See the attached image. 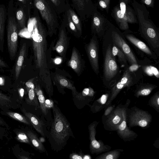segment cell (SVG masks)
Wrapping results in <instances>:
<instances>
[{"mask_svg":"<svg viewBox=\"0 0 159 159\" xmlns=\"http://www.w3.org/2000/svg\"><path fill=\"white\" fill-rule=\"evenodd\" d=\"M36 21L32 34L34 61L36 68L39 70L42 85L50 97L53 95V91L47 60V31L39 18Z\"/></svg>","mask_w":159,"mask_h":159,"instance_id":"1","label":"cell"},{"mask_svg":"<svg viewBox=\"0 0 159 159\" xmlns=\"http://www.w3.org/2000/svg\"><path fill=\"white\" fill-rule=\"evenodd\" d=\"M53 120L48 135V140L53 151L63 149L70 137H74L70 125L57 106L52 107Z\"/></svg>","mask_w":159,"mask_h":159,"instance_id":"2","label":"cell"},{"mask_svg":"<svg viewBox=\"0 0 159 159\" xmlns=\"http://www.w3.org/2000/svg\"><path fill=\"white\" fill-rule=\"evenodd\" d=\"M34 6L39 11L47 28L48 35L50 37L57 34L59 27L57 13L50 0H33Z\"/></svg>","mask_w":159,"mask_h":159,"instance_id":"3","label":"cell"},{"mask_svg":"<svg viewBox=\"0 0 159 159\" xmlns=\"http://www.w3.org/2000/svg\"><path fill=\"white\" fill-rule=\"evenodd\" d=\"M103 79L107 86H109L117 77L119 69L116 58L111 52V43L104 48Z\"/></svg>","mask_w":159,"mask_h":159,"instance_id":"4","label":"cell"},{"mask_svg":"<svg viewBox=\"0 0 159 159\" xmlns=\"http://www.w3.org/2000/svg\"><path fill=\"white\" fill-rule=\"evenodd\" d=\"M106 31L109 34L112 43L125 55L129 64L131 65L137 64L136 59L129 46L125 40L123 33L111 22Z\"/></svg>","mask_w":159,"mask_h":159,"instance_id":"5","label":"cell"},{"mask_svg":"<svg viewBox=\"0 0 159 159\" xmlns=\"http://www.w3.org/2000/svg\"><path fill=\"white\" fill-rule=\"evenodd\" d=\"M126 120L128 127H140L143 128L149 127L152 116L148 111L134 106L126 110Z\"/></svg>","mask_w":159,"mask_h":159,"instance_id":"6","label":"cell"},{"mask_svg":"<svg viewBox=\"0 0 159 159\" xmlns=\"http://www.w3.org/2000/svg\"><path fill=\"white\" fill-rule=\"evenodd\" d=\"M18 25L15 17L10 16L7 27V47L9 56L11 60L15 57L18 47Z\"/></svg>","mask_w":159,"mask_h":159,"instance_id":"7","label":"cell"},{"mask_svg":"<svg viewBox=\"0 0 159 159\" xmlns=\"http://www.w3.org/2000/svg\"><path fill=\"white\" fill-rule=\"evenodd\" d=\"M134 83L133 75L127 67L125 70L120 79L112 87L110 97L106 104V107L111 105L123 89L127 87L128 90Z\"/></svg>","mask_w":159,"mask_h":159,"instance_id":"8","label":"cell"},{"mask_svg":"<svg viewBox=\"0 0 159 159\" xmlns=\"http://www.w3.org/2000/svg\"><path fill=\"white\" fill-rule=\"evenodd\" d=\"M125 104H119L108 116L102 117L105 129L109 131L116 130L123 120L122 110Z\"/></svg>","mask_w":159,"mask_h":159,"instance_id":"9","label":"cell"},{"mask_svg":"<svg viewBox=\"0 0 159 159\" xmlns=\"http://www.w3.org/2000/svg\"><path fill=\"white\" fill-rule=\"evenodd\" d=\"M91 17L92 33L99 38L103 37L110 22L98 11L96 6Z\"/></svg>","mask_w":159,"mask_h":159,"instance_id":"10","label":"cell"},{"mask_svg":"<svg viewBox=\"0 0 159 159\" xmlns=\"http://www.w3.org/2000/svg\"><path fill=\"white\" fill-rule=\"evenodd\" d=\"M99 122L95 121L91 123L88 126V130L90 140L89 149L92 154H98L110 150L111 147L105 144L101 140L97 141L96 138V128Z\"/></svg>","mask_w":159,"mask_h":159,"instance_id":"11","label":"cell"},{"mask_svg":"<svg viewBox=\"0 0 159 159\" xmlns=\"http://www.w3.org/2000/svg\"><path fill=\"white\" fill-rule=\"evenodd\" d=\"M84 48L91 67L95 73L98 75L99 71L97 36L93 34L89 42L85 45Z\"/></svg>","mask_w":159,"mask_h":159,"instance_id":"12","label":"cell"},{"mask_svg":"<svg viewBox=\"0 0 159 159\" xmlns=\"http://www.w3.org/2000/svg\"><path fill=\"white\" fill-rule=\"evenodd\" d=\"M66 24L64 18L59 28L58 39L55 45H53L52 50L56 51L63 58L65 59L68 48L70 38L67 35L66 30Z\"/></svg>","mask_w":159,"mask_h":159,"instance_id":"13","label":"cell"},{"mask_svg":"<svg viewBox=\"0 0 159 159\" xmlns=\"http://www.w3.org/2000/svg\"><path fill=\"white\" fill-rule=\"evenodd\" d=\"M130 102V100L128 99L125 104L122 110L123 120L116 131L119 137L125 142L134 140L138 136V134L136 133L129 128L126 122V110Z\"/></svg>","mask_w":159,"mask_h":159,"instance_id":"14","label":"cell"},{"mask_svg":"<svg viewBox=\"0 0 159 159\" xmlns=\"http://www.w3.org/2000/svg\"><path fill=\"white\" fill-rule=\"evenodd\" d=\"M72 5L82 20L91 16L95 6L88 0H70Z\"/></svg>","mask_w":159,"mask_h":159,"instance_id":"15","label":"cell"},{"mask_svg":"<svg viewBox=\"0 0 159 159\" xmlns=\"http://www.w3.org/2000/svg\"><path fill=\"white\" fill-rule=\"evenodd\" d=\"M95 92L91 87L86 88L80 92L73 95L74 103L78 108H81L88 105L93 99Z\"/></svg>","mask_w":159,"mask_h":159,"instance_id":"16","label":"cell"},{"mask_svg":"<svg viewBox=\"0 0 159 159\" xmlns=\"http://www.w3.org/2000/svg\"><path fill=\"white\" fill-rule=\"evenodd\" d=\"M84 64L80 53L75 47H73L70 59L67 63L68 66L71 68L78 76H80L84 70Z\"/></svg>","mask_w":159,"mask_h":159,"instance_id":"17","label":"cell"},{"mask_svg":"<svg viewBox=\"0 0 159 159\" xmlns=\"http://www.w3.org/2000/svg\"><path fill=\"white\" fill-rule=\"evenodd\" d=\"M51 75L52 81L59 90L61 89H69L72 91L73 95L78 92L74 84L64 76L56 72Z\"/></svg>","mask_w":159,"mask_h":159,"instance_id":"18","label":"cell"},{"mask_svg":"<svg viewBox=\"0 0 159 159\" xmlns=\"http://www.w3.org/2000/svg\"><path fill=\"white\" fill-rule=\"evenodd\" d=\"M124 37L131 43L148 55L153 59L157 58V55L152 52L143 42L131 33V31L128 30L122 32Z\"/></svg>","mask_w":159,"mask_h":159,"instance_id":"19","label":"cell"},{"mask_svg":"<svg viewBox=\"0 0 159 159\" xmlns=\"http://www.w3.org/2000/svg\"><path fill=\"white\" fill-rule=\"evenodd\" d=\"M121 13L128 23H138L135 12L128 4L123 1H119L118 5Z\"/></svg>","mask_w":159,"mask_h":159,"instance_id":"20","label":"cell"},{"mask_svg":"<svg viewBox=\"0 0 159 159\" xmlns=\"http://www.w3.org/2000/svg\"><path fill=\"white\" fill-rule=\"evenodd\" d=\"M25 117L28 119L35 129L43 136H45L44 129V125L43 121L32 113L27 111L24 109L22 110Z\"/></svg>","mask_w":159,"mask_h":159,"instance_id":"21","label":"cell"},{"mask_svg":"<svg viewBox=\"0 0 159 159\" xmlns=\"http://www.w3.org/2000/svg\"><path fill=\"white\" fill-rule=\"evenodd\" d=\"M111 15L121 30L125 31L129 30L128 23L121 13L118 5L114 7Z\"/></svg>","mask_w":159,"mask_h":159,"instance_id":"22","label":"cell"},{"mask_svg":"<svg viewBox=\"0 0 159 159\" xmlns=\"http://www.w3.org/2000/svg\"><path fill=\"white\" fill-rule=\"evenodd\" d=\"M110 92L102 95L101 97L94 101L92 105L90 106V110L93 113L99 112L106 107V104L109 99Z\"/></svg>","mask_w":159,"mask_h":159,"instance_id":"23","label":"cell"},{"mask_svg":"<svg viewBox=\"0 0 159 159\" xmlns=\"http://www.w3.org/2000/svg\"><path fill=\"white\" fill-rule=\"evenodd\" d=\"M26 51V45L24 43L22 45L17 61L15 69V76L16 80L19 77L21 68L23 64Z\"/></svg>","mask_w":159,"mask_h":159,"instance_id":"24","label":"cell"},{"mask_svg":"<svg viewBox=\"0 0 159 159\" xmlns=\"http://www.w3.org/2000/svg\"><path fill=\"white\" fill-rule=\"evenodd\" d=\"M157 86L152 84H144L139 86L134 92V96L137 98L149 95Z\"/></svg>","mask_w":159,"mask_h":159,"instance_id":"25","label":"cell"},{"mask_svg":"<svg viewBox=\"0 0 159 159\" xmlns=\"http://www.w3.org/2000/svg\"><path fill=\"white\" fill-rule=\"evenodd\" d=\"M30 142L38 151L41 152H46V150L36 135L31 131H28L26 134Z\"/></svg>","mask_w":159,"mask_h":159,"instance_id":"26","label":"cell"},{"mask_svg":"<svg viewBox=\"0 0 159 159\" xmlns=\"http://www.w3.org/2000/svg\"><path fill=\"white\" fill-rule=\"evenodd\" d=\"M111 49L112 55L116 58L117 57L121 66L128 67L127 60L125 55L123 52L111 41Z\"/></svg>","mask_w":159,"mask_h":159,"instance_id":"27","label":"cell"},{"mask_svg":"<svg viewBox=\"0 0 159 159\" xmlns=\"http://www.w3.org/2000/svg\"><path fill=\"white\" fill-rule=\"evenodd\" d=\"M34 91L39 101L40 107L41 111L45 115H46L48 111L45 107V98L40 86L38 85H36Z\"/></svg>","mask_w":159,"mask_h":159,"instance_id":"28","label":"cell"},{"mask_svg":"<svg viewBox=\"0 0 159 159\" xmlns=\"http://www.w3.org/2000/svg\"><path fill=\"white\" fill-rule=\"evenodd\" d=\"M65 12L64 17L66 21V28L74 36L77 38H79L81 35L77 30L72 20L67 9Z\"/></svg>","mask_w":159,"mask_h":159,"instance_id":"29","label":"cell"},{"mask_svg":"<svg viewBox=\"0 0 159 159\" xmlns=\"http://www.w3.org/2000/svg\"><path fill=\"white\" fill-rule=\"evenodd\" d=\"M124 150L116 149L108 151L96 157L95 159H118Z\"/></svg>","mask_w":159,"mask_h":159,"instance_id":"30","label":"cell"},{"mask_svg":"<svg viewBox=\"0 0 159 159\" xmlns=\"http://www.w3.org/2000/svg\"><path fill=\"white\" fill-rule=\"evenodd\" d=\"M50 0L53 5L58 14H61L65 12L70 6L68 0Z\"/></svg>","mask_w":159,"mask_h":159,"instance_id":"31","label":"cell"},{"mask_svg":"<svg viewBox=\"0 0 159 159\" xmlns=\"http://www.w3.org/2000/svg\"><path fill=\"white\" fill-rule=\"evenodd\" d=\"M73 22L77 30L82 35V25L79 18L76 14L74 11L70 7V6L67 8Z\"/></svg>","mask_w":159,"mask_h":159,"instance_id":"32","label":"cell"},{"mask_svg":"<svg viewBox=\"0 0 159 159\" xmlns=\"http://www.w3.org/2000/svg\"><path fill=\"white\" fill-rule=\"evenodd\" d=\"M27 90L28 93V98L26 99L27 103L34 106L36 109L40 108L34 89H27Z\"/></svg>","mask_w":159,"mask_h":159,"instance_id":"33","label":"cell"},{"mask_svg":"<svg viewBox=\"0 0 159 159\" xmlns=\"http://www.w3.org/2000/svg\"><path fill=\"white\" fill-rule=\"evenodd\" d=\"M6 14L5 11L2 7H0V41L3 39Z\"/></svg>","mask_w":159,"mask_h":159,"instance_id":"34","label":"cell"},{"mask_svg":"<svg viewBox=\"0 0 159 159\" xmlns=\"http://www.w3.org/2000/svg\"><path fill=\"white\" fill-rule=\"evenodd\" d=\"M149 105L153 108L158 112H159V92L155 93L148 101Z\"/></svg>","mask_w":159,"mask_h":159,"instance_id":"35","label":"cell"},{"mask_svg":"<svg viewBox=\"0 0 159 159\" xmlns=\"http://www.w3.org/2000/svg\"><path fill=\"white\" fill-rule=\"evenodd\" d=\"M16 18L18 26L21 28L25 27V15L22 9H20L16 12Z\"/></svg>","mask_w":159,"mask_h":159,"instance_id":"36","label":"cell"},{"mask_svg":"<svg viewBox=\"0 0 159 159\" xmlns=\"http://www.w3.org/2000/svg\"><path fill=\"white\" fill-rule=\"evenodd\" d=\"M7 114L11 117L28 125L30 123L28 119L23 115L17 113L8 112Z\"/></svg>","mask_w":159,"mask_h":159,"instance_id":"37","label":"cell"},{"mask_svg":"<svg viewBox=\"0 0 159 159\" xmlns=\"http://www.w3.org/2000/svg\"><path fill=\"white\" fill-rule=\"evenodd\" d=\"M144 72L149 76H155L158 78L159 73L158 70L156 67L152 66H145L143 67Z\"/></svg>","mask_w":159,"mask_h":159,"instance_id":"38","label":"cell"},{"mask_svg":"<svg viewBox=\"0 0 159 159\" xmlns=\"http://www.w3.org/2000/svg\"><path fill=\"white\" fill-rule=\"evenodd\" d=\"M110 1L111 0H98V6L101 10H105L108 13L110 7Z\"/></svg>","mask_w":159,"mask_h":159,"instance_id":"39","label":"cell"},{"mask_svg":"<svg viewBox=\"0 0 159 159\" xmlns=\"http://www.w3.org/2000/svg\"><path fill=\"white\" fill-rule=\"evenodd\" d=\"M16 138L19 142L30 144L31 142L26 134L23 132H18L16 134Z\"/></svg>","mask_w":159,"mask_h":159,"instance_id":"40","label":"cell"},{"mask_svg":"<svg viewBox=\"0 0 159 159\" xmlns=\"http://www.w3.org/2000/svg\"><path fill=\"white\" fill-rule=\"evenodd\" d=\"M10 102H11V101L9 97L0 93V104L6 105Z\"/></svg>","mask_w":159,"mask_h":159,"instance_id":"41","label":"cell"},{"mask_svg":"<svg viewBox=\"0 0 159 159\" xmlns=\"http://www.w3.org/2000/svg\"><path fill=\"white\" fill-rule=\"evenodd\" d=\"M141 2L148 7L153 8L154 6L155 0H141Z\"/></svg>","mask_w":159,"mask_h":159,"instance_id":"42","label":"cell"},{"mask_svg":"<svg viewBox=\"0 0 159 159\" xmlns=\"http://www.w3.org/2000/svg\"><path fill=\"white\" fill-rule=\"evenodd\" d=\"M115 107V105H109L107 106L102 117H105L109 114Z\"/></svg>","mask_w":159,"mask_h":159,"instance_id":"43","label":"cell"},{"mask_svg":"<svg viewBox=\"0 0 159 159\" xmlns=\"http://www.w3.org/2000/svg\"><path fill=\"white\" fill-rule=\"evenodd\" d=\"M83 155L81 153L80 154L73 153L70 154L69 158L72 159H83Z\"/></svg>","mask_w":159,"mask_h":159,"instance_id":"44","label":"cell"},{"mask_svg":"<svg viewBox=\"0 0 159 159\" xmlns=\"http://www.w3.org/2000/svg\"><path fill=\"white\" fill-rule=\"evenodd\" d=\"M45 105L46 108L48 111V109L51 108H52L54 105L53 102L52 100L47 99L45 100Z\"/></svg>","mask_w":159,"mask_h":159,"instance_id":"45","label":"cell"},{"mask_svg":"<svg viewBox=\"0 0 159 159\" xmlns=\"http://www.w3.org/2000/svg\"><path fill=\"white\" fill-rule=\"evenodd\" d=\"M25 85L27 89H34L35 85L31 81H28L25 83Z\"/></svg>","mask_w":159,"mask_h":159,"instance_id":"46","label":"cell"},{"mask_svg":"<svg viewBox=\"0 0 159 159\" xmlns=\"http://www.w3.org/2000/svg\"><path fill=\"white\" fill-rule=\"evenodd\" d=\"M19 94L20 97L23 98L24 95V91L23 89H20L19 91Z\"/></svg>","mask_w":159,"mask_h":159,"instance_id":"47","label":"cell"},{"mask_svg":"<svg viewBox=\"0 0 159 159\" xmlns=\"http://www.w3.org/2000/svg\"><path fill=\"white\" fill-rule=\"evenodd\" d=\"M0 66L7 67V65L6 63L1 59H0Z\"/></svg>","mask_w":159,"mask_h":159,"instance_id":"48","label":"cell"},{"mask_svg":"<svg viewBox=\"0 0 159 159\" xmlns=\"http://www.w3.org/2000/svg\"><path fill=\"white\" fill-rule=\"evenodd\" d=\"M19 157L20 159H29L30 158L25 156H19Z\"/></svg>","mask_w":159,"mask_h":159,"instance_id":"49","label":"cell"},{"mask_svg":"<svg viewBox=\"0 0 159 159\" xmlns=\"http://www.w3.org/2000/svg\"><path fill=\"white\" fill-rule=\"evenodd\" d=\"M119 1H123L128 4L130 3L132 0H119Z\"/></svg>","mask_w":159,"mask_h":159,"instance_id":"50","label":"cell"},{"mask_svg":"<svg viewBox=\"0 0 159 159\" xmlns=\"http://www.w3.org/2000/svg\"><path fill=\"white\" fill-rule=\"evenodd\" d=\"M40 141L42 143L45 142V139L43 137H40L39 139Z\"/></svg>","mask_w":159,"mask_h":159,"instance_id":"51","label":"cell"},{"mask_svg":"<svg viewBox=\"0 0 159 159\" xmlns=\"http://www.w3.org/2000/svg\"><path fill=\"white\" fill-rule=\"evenodd\" d=\"M91 157L89 155H85L83 156V159H90Z\"/></svg>","mask_w":159,"mask_h":159,"instance_id":"52","label":"cell"},{"mask_svg":"<svg viewBox=\"0 0 159 159\" xmlns=\"http://www.w3.org/2000/svg\"><path fill=\"white\" fill-rule=\"evenodd\" d=\"M0 124L2 125H4V123L2 120L0 119Z\"/></svg>","mask_w":159,"mask_h":159,"instance_id":"53","label":"cell"},{"mask_svg":"<svg viewBox=\"0 0 159 159\" xmlns=\"http://www.w3.org/2000/svg\"><path fill=\"white\" fill-rule=\"evenodd\" d=\"M18 0L23 3H25V0Z\"/></svg>","mask_w":159,"mask_h":159,"instance_id":"54","label":"cell"},{"mask_svg":"<svg viewBox=\"0 0 159 159\" xmlns=\"http://www.w3.org/2000/svg\"><path fill=\"white\" fill-rule=\"evenodd\" d=\"M89 0V1H92L91 0Z\"/></svg>","mask_w":159,"mask_h":159,"instance_id":"55","label":"cell"},{"mask_svg":"<svg viewBox=\"0 0 159 159\" xmlns=\"http://www.w3.org/2000/svg\"></svg>","mask_w":159,"mask_h":159,"instance_id":"56","label":"cell"}]
</instances>
